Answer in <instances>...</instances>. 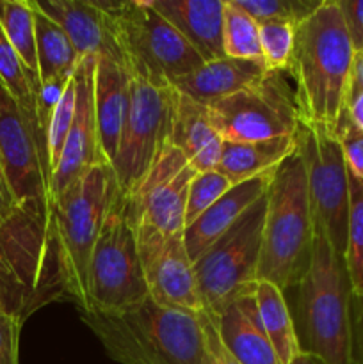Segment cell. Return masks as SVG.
Masks as SVG:
<instances>
[{
    "label": "cell",
    "mask_w": 363,
    "mask_h": 364,
    "mask_svg": "<svg viewBox=\"0 0 363 364\" xmlns=\"http://www.w3.org/2000/svg\"><path fill=\"white\" fill-rule=\"evenodd\" d=\"M68 299L52 205H18L0 224V311L23 322Z\"/></svg>",
    "instance_id": "6da1fadb"
},
{
    "label": "cell",
    "mask_w": 363,
    "mask_h": 364,
    "mask_svg": "<svg viewBox=\"0 0 363 364\" xmlns=\"http://www.w3.org/2000/svg\"><path fill=\"white\" fill-rule=\"evenodd\" d=\"M299 352L326 364L351 361L352 287L344 256L315 226L312 263L298 284L283 290Z\"/></svg>",
    "instance_id": "7a4b0ae2"
},
{
    "label": "cell",
    "mask_w": 363,
    "mask_h": 364,
    "mask_svg": "<svg viewBox=\"0 0 363 364\" xmlns=\"http://www.w3.org/2000/svg\"><path fill=\"white\" fill-rule=\"evenodd\" d=\"M82 320L121 364H214L199 313L146 299L120 313H82Z\"/></svg>",
    "instance_id": "3957f363"
},
{
    "label": "cell",
    "mask_w": 363,
    "mask_h": 364,
    "mask_svg": "<svg viewBox=\"0 0 363 364\" xmlns=\"http://www.w3.org/2000/svg\"><path fill=\"white\" fill-rule=\"evenodd\" d=\"M351 38L337 0L322 6L295 28L287 73L301 119L333 127L345 109L354 59Z\"/></svg>",
    "instance_id": "277c9868"
},
{
    "label": "cell",
    "mask_w": 363,
    "mask_h": 364,
    "mask_svg": "<svg viewBox=\"0 0 363 364\" xmlns=\"http://www.w3.org/2000/svg\"><path fill=\"white\" fill-rule=\"evenodd\" d=\"M265 199L258 279L287 290L306 274L315 244V217L298 149L274 171Z\"/></svg>",
    "instance_id": "5b68a950"
},
{
    "label": "cell",
    "mask_w": 363,
    "mask_h": 364,
    "mask_svg": "<svg viewBox=\"0 0 363 364\" xmlns=\"http://www.w3.org/2000/svg\"><path fill=\"white\" fill-rule=\"evenodd\" d=\"M117 188L110 164H102L89 169L52 203L68 301L77 304L80 313L88 309V267L93 247Z\"/></svg>",
    "instance_id": "8992f818"
},
{
    "label": "cell",
    "mask_w": 363,
    "mask_h": 364,
    "mask_svg": "<svg viewBox=\"0 0 363 364\" xmlns=\"http://www.w3.org/2000/svg\"><path fill=\"white\" fill-rule=\"evenodd\" d=\"M123 68L162 84L198 70L205 60L187 39L144 0H102Z\"/></svg>",
    "instance_id": "52a82bcc"
},
{
    "label": "cell",
    "mask_w": 363,
    "mask_h": 364,
    "mask_svg": "<svg viewBox=\"0 0 363 364\" xmlns=\"http://www.w3.org/2000/svg\"><path fill=\"white\" fill-rule=\"evenodd\" d=\"M146 299H149V291L128 217L127 198L117 188L89 259L88 309L84 313H120Z\"/></svg>",
    "instance_id": "ba28073f"
},
{
    "label": "cell",
    "mask_w": 363,
    "mask_h": 364,
    "mask_svg": "<svg viewBox=\"0 0 363 364\" xmlns=\"http://www.w3.org/2000/svg\"><path fill=\"white\" fill-rule=\"evenodd\" d=\"M128 71V70H127ZM130 77V102L120 148L110 167L123 196L132 194L171 137L177 89L137 71Z\"/></svg>",
    "instance_id": "9c48e42d"
},
{
    "label": "cell",
    "mask_w": 363,
    "mask_h": 364,
    "mask_svg": "<svg viewBox=\"0 0 363 364\" xmlns=\"http://www.w3.org/2000/svg\"><path fill=\"white\" fill-rule=\"evenodd\" d=\"M308 181L315 226L324 231L337 255L347 247L349 171L344 153L331 127L299 121L294 134Z\"/></svg>",
    "instance_id": "30bf717a"
},
{
    "label": "cell",
    "mask_w": 363,
    "mask_h": 364,
    "mask_svg": "<svg viewBox=\"0 0 363 364\" xmlns=\"http://www.w3.org/2000/svg\"><path fill=\"white\" fill-rule=\"evenodd\" d=\"M265 210L263 196L194 263L203 308L212 315L258 281Z\"/></svg>",
    "instance_id": "8fae6325"
},
{
    "label": "cell",
    "mask_w": 363,
    "mask_h": 364,
    "mask_svg": "<svg viewBox=\"0 0 363 364\" xmlns=\"http://www.w3.org/2000/svg\"><path fill=\"white\" fill-rule=\"evenodd\" d=\"M287 71H269L258 84L206 105L224 142H260L294 137L301 121Z\"/></svg>",
    "instance_id": "7c38bea8"
},
{
    "label": "cell",
    "mask_w": 363,
    "mask_h": 364,
    "mask_svg": "<svg viewBox=\"0 0 363 364\" xmlns=\"http://www.w3.org/2000/svg\"><path fill=\"white\" fill-rule=\"evenodd\" d=\"M0 159L18 205H52L50 167L38 117L0 80Z\"/></svg>",
    "instance_id": "4fadbf2b"
},
{
    "label": "cell",
    "mask_w": 363,
    "mask_h": 364,
    "mask_svg": "<svg viewBox=\"0 0 363 364\" xmlns=\"http://www.w3.org/2000/svg\"><path fill=\"white\" fill-rule=\"evenodd\" d=\"M196 174L187 156L167 141L137 187L125 196L132 224L166 235L184 233L189 187Z\"/></svg>",
    "instance_id": "5bb4252c"
},
{
    "label": "cell",
    "mask_w": 363,
    "mask_h": 364,
    "mask_svg": "<svg viewBox=\"0 0 363 364\" xmlns=\"http://www.w3.org/2000/svg\"><path fill=\"white\" fill-rule=\"evenodd\" d=\"M134 231L149 299L166 308L203 311L194 263L185 249L184 233L166 235L142 224H135Z\"/></svg>",
    "instance_id": "9a60e30c"
},
{
    "label": "cell",
    "mask_w": 363,
    "mask_h": 364,
    "mask_svg": "<svg viewBox=\"0 0 363 364\" xmlns=\"http://www.w3.org/2000/svg\"><path fill=\"white\" fill-rule=\"evenodd\" d=\"M95 70L96 57L80 60L73 75L75 117L68 134L63 155L52 174L50 198L52 203L66 192L89 169L109 164L102 153L95 112Z\"/></svg>",
    "instance_id": "2e32d148"
},
{
    "label": "cell",
    "mask_w": 363,
    "mask_h": 364,
    "mask_svg": "<svg viewBox=\"0 0 363 364\" xmlns=\"http://www.w3.org/2000/svg\"><path fill=\"white\" fill-rule=\"evenodd\" d=\"M32 4L63 27L80 59L110 57L123 64L102 0H32Z\"/></svg>",
    "instance_id": "e0dca14e"
},
{
    "label": "cell",
    "mask_w": 363,
    "mask_h": 364,
    "mask_svg": "<svg viewBox=\"0 0 363 364\" xmlns=\"http://www.w3.org/2000/svg\"><path fill=\"white\" fill-rule=\"evenodd\" d=\"M253 287L231 299L214 315L221 341L238 364H281L256 309Z\"/></svg>",
    "instance_id": "ac0fdd59"
},
{
    "label": "cell",
    "mask_w": 363,
    "mask_h": 364,
    "mask_svg": "<svg viewBox=\"0 0 363 364\" xmlns=\"http://www.w3.org/2000/svg\"><path fill=\"white\" fill-rule=\"evenodd\" d=\"M273 174H262L233 185L219 201L185 228L184 242L192 263L198 262L260 198L265 196Z\"/></svg>",
    "instance_id": "d6986e66"
},
{
    "label": "cell",
    "mask_w": 363,
    "mask_h": 364,
    "mask_svg": "<svg viewBox=\"0 0 363 364\" xmlns=\"http://www.w3.org/2000/svg\"><path fill=\"white\" fill-rule=\"evenodd\" d=\"M205 63L223 59L224 4L226 0H148Z\"/></svg>",
    "instance_id": "ffe728a7"
},
{
    "label": "cell",
    "mask_w": 363,
    "mask_h": 364,
    "mask_svg": "<svg viewBox=\"0 0 363 364\" xmlns=\"http://www.w3.org/2000/svg\"><path fill=\"white\" fill-rule=\"evenodd\" d=\"M130 102V77L123 64L110 57H96L95 112L100 146L109 164L116 159Z\"/></svg>",
    "instance_id": "44dd1931"
},
{
    "label": "cell",
    "mask_w": 363,
    "mask_h": 364,
    "mask_svg": "<svg viewBox=\"0 0 363 364\" xmlns=\"http://www.w3.org/2000/svg\"><path fill=\"white\" fill-rule=\"evenodd\" d=\"M267 73L269 70L263 63L223 57L203 63L198 70L178 78L171 85L194 102L210 105L217 100L228 98L242 89L258 84Z\"/></svg>",
    "instance_id": "7402d4cb"
},
{
    "label": "cell",
    "mask_w": 363,
    "mask_h": 364,
    "mask_svg": "<svg viewBox=\"0 0 363 364\" xmlns=\"http://www.w3.org/2000/svg\"><path fill=\"white\" fill-rule=\"evenodd\" d=\"M169 142L187 156L198 173L216 169L224 144L210 119L206 105L178 91Z\"/></svg>",
    "instance_id": "603a6c76"
},
{
    "label": "cell",
    "mask_w": 363,
    "mask_h": 364,
    "mask_svg": "<svg viewBox=\"0 0 363 364\" xmlns=\"http://www.w3.org/2000/svg\"><path fill=\"white\" fill-rule=\"evenodd\" d=\"M295 151L294 137H278L260 142H224L216 169L238 185L251 178L274 173Z\"/></svg>",
    "instance_id": "cb8c5ba5"
},
{
    "label": "cell",
    "mask_w": 363,
    "mask_h": 364,
    "mask_svg": "<svg viewBox=\"0 0 363 364\" xmlns=\"http://www.w3.org/2000/svg\"><path fill=\"white\" fill-rule=\"evenodd\" d=\"M32 2V0H31ZM34 7L36 20V53H38V77L39 84H46L60 78H73L80 57L75 50L73 43L68 38L59 23L46 16L45 13Z\"/></svg>",
    "instance_id": "d4e9b609"
},
{
    "label": "cell",
    "mask_w": 363,
    "mask_h": 364,
    "mask_svg": "<svg viewBox=\"0 0 363 364\" xmlns=\"http://www.w3.org/2000/svg\"><path fill=\"white\" fill-rule=\"evenodd\" d=\"M253 294H255L260 322L273 343L278 359L281 364H290L292 359L301 352H299L294 323L283 290L274 283L258 279L253 288Z\"/></svg>",
    "instance_id": "484cf974"
},
{
    "label": "cell",
    "mask_w": 363,
    "mask_h": 364,
    "mask_svg": "<svg viewBox=\"0 0 363 364\" xmlns=\"http://www.w3.org/2000/svg\"><path fill=\"white\" fill-rule=\"evenodd\" d=\"M0 27L32 77H38L36 20L31 0H0Z\"/></svg>",
    "instance_id": "4316f807"
},
{
    "label": "cell",
    "mask_w": 363,
    "mask_h": 364,
    "mask_svg": "<svg viewBox=\"0 0 363 364\" xmlns=\"http://www.w3.org/2000/svg\"><path fill=\"white\" fill-rule=\"evenodd\" d=\"M223 45L226 57L263 63L260 25L246 11H242L235 0H226L224 4Z\"/></svg>",
    "instance_id": "83f0119b"
},
{
    "label": "cell",
    "mask_w": 363,
    "mask_h": 364,
    "mask_svg": "<svg viewBox=\"0 0 363 364\" xmlns=\"http://www.w3.org/2000/svg\"><path fill=\"white\" fill-rule=\"evenodd\" d=\"M349 171V169H347ZM345 267L352 294H363V180L349 173V219Z\"/></svg>",
    "instance_id": "f1b7e54d"
},
{
    "label": "cell",
    "mask_w": 363,
    "mask_h": 364,
    "mask_svg": "<svg viewBox=\"0 0 363 364\" xmlns=\"http://www.w3.org/2000/svg\"><path fill=\"white\" fill-rule=\"evenodd\" d=\"M0 80L25 110L38 117L39 80L32 77L31 71L21 63L16 50L7 41L2 27H0Z\"/></svg>",
    "instance_id": "f546056e"
},
{
    "label": "cell",
    "mask_w": 363,
    "mask_h": 364,
    "mask_svg": "<svg viewBox=\"0 0 363 364\" xmlns=\"http://www.w3.org/2000/svg\"><path fill=\"white\" fill-rule=\"evenodd\" d=\"M324 0H235L242 11L258 25L267 21H285L295 28L308 20Z\"/></svg>",
    "instance_id": "4dcf8cb0"
},
{
    "label": "cell",
    "mask_w": 363,
    "mask_h": 364,
    "mask_svg": "<svg viewBox=\"0 0 363 364\" xmlns=\"http://www.w3.org/2000/svg\"><path fill=\"white\" fill-rule=\"evenodd\" d=\"M295 27L285 21L260 25V46L263 64L269 71H287L294 52Z\"/></svg>",
    "instance_id": "1f68e13d"
},
{
    "label": "cell",
    "mask_w": 363,
    "mask_h": 364,
    "mask_svg": "<svg viewBox=\"0 0 363 364\" xmlns=\"http://www.w3.org/2000/svg\"><path fill=\"white\" fill-rule=\"evenodd\" d=\"M75 117V80L68 84L63 98L53 109L52 117L48 121L46 128V155H48V167H50V183H52V174L59 164L60 155H63L64 144H66L68 134L71 130Z\"/></svg>",
    "instance_id": "d6a6232c"
},
{
    "label": "cell",
    "mask_w": 363,
    "mask_h": 364,
    "mask_svg": "<svg viewBox=\"0 0 363 364\" xmlns=\"http://www.w3.org/2000/svg\"><path fill=\"white\" fill-rule=\"evenodd\" d=\"M233 185L217 169L201 171L194 176L187 196L185 208V228L194 223L199 215L206 212L216 201H219Z\"/></svg>",
    "instance_id": "836d02e7"
},
{
    "label": "cell",
    "mask_w": 363,
    "mask_h": 364,
    "mask_svg": "<svg viewBox=\"0 0 363 364\" xmlns=\"http://www.w3.org/2000/svg\"><path fill=\"white\" fill-rule=\"evenodd\" d=\"M331 130L340 144L349 173L363 180V130L352 123L347 109H344Z\"/></svg>",
    "instance_id": "e575fe53"
},
{
    "label": "cell",
    "mask_w": 363,
    "mask_h": 364,
    "mask_svg": "<svg viewBox=\"0 0 363 364\" xmlns=\"http://www.w3.org/2000/svg\"><path fill=\"white\" fill-rule=\"evenodd\" d=\"M21 320L0 311V364H18V336Z\"/></svg>",
    "instance_id": "d590c367"
},
{
    "label": "cell",
    "mask_w": 363,
    "mask_h": 364,
    "mask_svg": "<svg viewBox=\"0 0 363 364\" xmlns=\"http://www.w3.org/2000/svg\"><path fill=\"white\" fill-rule=\"evenodd\" d=\"M354 52L363 50V0H337Z\"/></svg>",
    "instance_id": "8d00e7d4"
},
{
    "label": "cell",
    "mask_w": 363,
    "mask_h": 364,
    "mask_svg": "<svg viewBox=\"0 0 363 364\" xmlns=\"http://www.w3.org/2000/svg\"><path fill=\"white\" fill-rule=\"evenodd\" d=\"M199 320H201L206 347H209L210 358H212L214 364H238L230 354H228L226 348H224L223 341H221L219 338V333H217L216 318H214L212 313L203 309V311H199Z\"/></svg>",
    "instance_id": "74e56055"
},
{
    "label": "cell",
    "mask_w": 363,
    "mask_h": 364,
    "mask_svg": "<svg viewBox=\"0 0 363 364\" xmlns=\"http://www.w3.org/2000/svg\"><path fill=\"white\" fill-rule=\"evenodd\" d=\"M351 361L363 364V294L351 299Z\"/></svg>",
    "instance_id": "f35d334b"
},
{
    "label": "cell",
    "mask_w": 363,
    "mask_h": 364,
    "mask_svg": "<svg viewBox=\"0 0 363 364\" xmlns=\"http://www.w3.org/2000/svg\"><path fill=\"white\" fill-rule=\"evenodd\" d=\"M363 92V50L354 53L351 66V77H349L347 87V100H345V109L358 98Z\"/></svg>",
    "instance_id": "ab89813d"
},
{
    "label": "cell",
    "mask_w": 363,
    "mask_h": 364,
    "mask_svg": "<svg viewBox=\"0 0 363 364\" xmlns=\"http://www.w3.org/2000/svg\"><path fill=\"white\" fill-rule=\"evenodd\" d=\"M18 208V203L14 199L13 192H11L9 181H7L6 171H4L2 159H0V224L14 213Z\"/></svg>",
    "instance_id": "60d3db41"
},
{
    "label": "cell",
    "mask_w": 363,
    "mask_h": 364,
    "mask_svg": "<svg viewBox=\"0 0 363 364\" xmlns=\"http://www.w3.org/2000/svg\"><path fill=\"white\" fill-rule=\"evenodd\" d=\"M347 112L349 117L352 119V123L363 130V92L347 107Z\"/></svg>",
    "instance_id": "b9f144b4"
},
{
    "label": "cell",
    "mask_w": 363,
    "mask_h": 364,
    "mask_svg": "<svg viewBox=\"0 0 363 364\" xmlns=\"http://www.w3.org/2000/svg\"><path fill=\"white\" fill-rule=\"evenodd\" d=\"M290 364H326L320 358L312 354H298L294 359H292Z\"/></svg>",
    "instance_id": "7bdbcfd3"
}]
</instances>
